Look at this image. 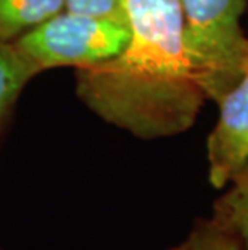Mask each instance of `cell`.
Masks as SVG:
<instances>
[{"label": "cell", "instance_id": "8992f818", "mask_svg": "<svg viewBox=\"0 0 248 250\" xmlns=\"http://www.w3.org/2000/svg\"><path fill=\"white\" fill-rule=\"evenodd\" d=\"M230 184L216 204L214 221L239 241L240 250H248V168Z\"/></svg>", "mask_w": 248, "mask_h": 250}, {"label": "cell", "instance_id": "30bf717a", "mask_svg": "<svg viewBox=\"0 0 248 250\" xmlns=\"http://www.w3.org/2000/svg\"><path fill=\"white\" fill-rule=\"evenodd\" d=\"M0 250H3V249H2V247H0Z\"/></svg>", "mask_w": 248, "mask_h": 250}, {"label": "cell", "instance_id": "7a4b0ae2", "mask_svg": "<svg viewBox=\"0 0 248 250\" xmlns=\"http://www.w3.org/2000/svg\"><path fill=\"white\" fill-rule=\"evenodd\" d=\"M184 42L207 99L218 100L248 66L240 18L245 0H179Z\"/></svg>", "mask_w": 248, "mask_h": 250}, {"label": "cell", "instance_id": "52a82bcc", "mask_svg": "<svg viewBox=\"0 0 248 250\" xmlns=\"http://www.w3.org/2000/svg\"><path fill=\"white\" fill-rule=\"evenodd\" d=\"M38 74L13 44H0V127L21 90Z\"/></svg>", "mask_w": 248, "mask_h": 250}, {"label": "cell", "instance_id": "9c48e42d", "mask_svg": "<svg viewBox=\"0 0 248 250\" xmlns=\"http://www.w3.org/2000/svg\"><path fill=\"white\" fill-rule=\"evenodd\" d=\"M126 0H65V10L102 18L126 20Z\"/></svg>", "mask_w": 248, "mask_h": 250}, {"label": "cell", "instance_id": "5b68a950", "mask_svg": "<svg viewBox=\"0 0 248 250\" xmlns=\"http://www.w3.org/2000/svg\"><path fill=\"white\" fill-rule=\"evenodd\" d=\"M65 10V0H0V44H13Z\"/></svg>", "mask_w": 248, "mask_h": 250}, {"label": "cell", "instance_id": "277c9868", "mask_svg": "<svg viewBox=\"0 0 248 250\" xmlns=\"http://www.w3.org/2000/svg\"><path fill=\"white\" fill-rule=\"evenodd\" d=\"M219 116L207 142L210 183L224 189L248 168V66L218 100Z\"/></svg>", "mask_w": 248, "mask_h": 250}, {"label": "cell", "instance_id": "ba28073f", "mask_svg": "<svg viewBox=\"0 0 248 250\" xmlns=\"http://www.w3.org/2000/svg\"><path fill=\"white\" fill-rule=\"evenodd\" d=\"M172 250H240L239 241L214 220L198 225Z\"/></svg>", "mask_w": 248, "mask_h": 250}, {"label": "cell", "instance_id": "6da1fadb", "mask_svg": "<svg viewBox=\"0 0 248 250\" xmlns=\"http://www.w3.org/2000/svg\"><path fill=\"white\" fill-rule=\"evenodd\" d=\"M123 50L76 70V95L98 118L139 139L192 127L207 100L184 42L179 0H126Z\"/></svg>", "mask_w": 248, "mask_h": 250}, {"label": "cell", "instance_id": "3957f363", "mask_svg": "<svg viewBox=\"0 0 248 250\" xmlns=\"http://www.w3.org/2000/svg\"><path fill=\"white\" fill-rule=\"evenodd\" d=\"M129 39L128 20L89 17L61 10L13 42L38 73L50 68L76 70L97 65L123 50Z\"/></svg>", "mask_w": 248, "mask_h": 250}]
</instances>
